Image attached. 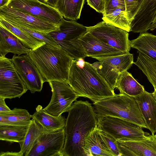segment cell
I'll return each instance as SVG.
<instances>
[{"instance_id": "obj_29", "label": "cell", "mask_w": 156, "mask_h": 156, "mask_svg": "<svg viewBox=\"0 0 156 156\" xmlns=\"http://www.w3.org/2000/svg\"><path fill=\"white\" fill-rule=\"evenodd\" d=\"M136 61L133 63L136 65L146 76L156 89V60L138 52Z\"/></svg>"}, {"instance_id": "obj_18", "label": "cell", "mask_w": 156, "mask_h": 156, "mask_svg": "<svg viewBox=\"0 0 156 156\" xmlns=\"http://www.w3.org/2000/svg\"><path fill=\"white\" fill-rule=\"evenodd\" d=\"M133 98L138 103L147 129L152 134L156 133V99L153 93L144 90Z\"/></svg>"}, {"instance_id": "obj_7", "label": "cell", "mask_w": 156, "mask_h": 156, "mask_svg": "<svg viewBox=\"0 0 156 156\" xmlns=\"http://www.w3.org/2000/svg\"><path fill=\"white\" fill-rule=\"evenodd\" d=\"M28 90L12 59L0 55V97L20 98Z\"/></svg>"}, {"instance_id": "obj_2", "label": "cell", "mask_w": 156, "mask_h": 156, "mask_svg": "<svg viewBox=\"0 0 156 156\" xmlns=\"http://www.w3.org/2000/svg\"><path fill=\"white\" fill-rule=\"evenodd\" d=\"M68 83L79 97L87 98L93 102L115 94L97 69L85 61L79 65L77 60L73 59Z\"/></svg>"}, {"instance_id": "obj_41", "label": "cell", "mask_w": 156, "mask_h": 156, "mask_svg": "<svg viewBox=\"0 0 156 156\" xmlns=\"http://www.w3.org/2000/svg\"><path fill=\"white\" fill-rule=\"evenodd\" d=\"M156 23V13L154 16L152 23Z\"/></svg>"}, {"instance_id": "obj_24", "label": "cell", "mask_w": 156, "mask_h": 156, "mask_svg": "<svg viewBox=\"0 0 156 156\" xmlns=\"http://www.w3.org/2000/svg\"><path fill=\"white\" fill-rule=\"evenodd\" d=\"M32 115L25 109L15 108L10 111L0 113V125L29 126Z\"/></svg>"}, {"instance_id": "obj_12", "label": "cell", "mask_w": 156, "mask_h": 156, "mask_svg": "<svg viewBox=\"0 0 156 156\" xmlns=\"http://www.w3.org/2000/svg\"><path fill=\"white\" fill-rule=\"evenodd\" d=\"M65 134L64 127L44 132L25 156H62Z\"/></svg>"}, {"instance_id": "obj_34", "label": "cell", "mask_w": 156, "mask_h": 156, "mask_svg": "<svg viewBox=\"0 0 156 156\" xmlns=\"http://www.w3.org/2000/svg\"><path fill=\"white\" fill-rule=\"evenodd\" d=\"M126 12L131 22L144 0H124Z\"/></svg>"}, {"instance_id": "obj_21", "label": "cell", "mask_w": 156, "mask_h": 156, "mask_svg": "<svg viewBox=\"0 0 156 156\" xmlns=\"http://www.w3.org/2000/svg\"><path fill=\"white\" fill-rule=\"evenodd\" d=\"M32 118L35 119L42 126L45 132L48 133L64 127L66 121L64 116L56 117L47 113L41 105H38L36 108Z\"/></svg>"}, {"instance_id": "obj_30", "label": "cell", "mask_w": 156, "mask_h": 156, "mask_svg": "<svg viewBox=\"0 0 156 156\" xmlns=\"http://www.w3.org/2000/svg\"><path fill=\"white\" fill-rule=\"evenodd\" d=\"M102 19L107 23L112 24L128 32L130 31L131 21L125 9L117 8L111 13L103 16Z\"/></svg>"}, {"instance_id": "obj_4", "label": "cell", "mask_w": 156, "mask_h": 156, "mask_svg": "<svg viewBox=\"0 0 156 156\" xmlns=\"http://www.w3.org/2000/svg\"><path fill=\"white\" fill-rule=\"evenodd\" d=\"M93 105L97 119L107 116L119 118L147 129L138 103L133 97L120 93L93 102Z\"/></svg>"}, {"instance_id": "obj_26", "label": "cell", "mask_w": 156, "mask_h": 156, "mask_svg": "<svg viewBox=\"0 0 156 156\" xmlns=\"http://www.w3.org/2000/svg\"><path fill=\"white\" fill-rule=\"evenodd\" d=\"M84 0H59L56 9L65 18L72 20L80 18Z\"/></svg>"}, {"instance_id": "obj_37", "label": "cell", "mask_w": 156, "mask_h": 156, "mask_svg": "<svg viewBox=\"0 0 156 156\" xmlns=\"http://www.w3.org/2000/svg\"><path fill=\"white\" fill-rule=\"evenodd\" d=\"M23 156L24 154L22 152L20 151L19 152H1L0 153V156Z\"/></svg>"}, {"instance_id": "obj_25", "label": "cell", "mask_w": 156, "mask_h": 156, "mask_svg": "<svg viewBox=\"0 0 156 156\" xmlns=\"http://www.w3.org/2000/svg\"><path fill=\"white\" fill-rule=\"evenodd\" d=\"M0 24L14 35L25 47L34 50L46 44L23 31L0 16Z\"/></svg>"}, {"instance_id": "obj_10", "label": "cell", "mask_w": 156, "mask_h": 156, "mask_svg": "<svg viewBox=\"0 0 156 156\" xmlns=\"http://www.w3.org/2000/svg\"><path fill=\"white\" fill-rule=\"evenodd\" d=\"M48 82L52 95L49 103L43 109L47 113L58 117L68 112L73 102L79 97L67 83L58 81Z\"/></svg>"}, {"instance_id": "obj_33", "label": "cell", "mask_w": 156, "mask_h": 156, "mask_svg": "<svg viewBox=\"0 0 156 156\" xmlns=\"http://www.w3.org/2000/svg\"><path fill=\"white\" fill-rule=\"evenodd\" d=\"M104 4V12L103 16L108 14L117 8L126 10L124 0H103Z\"/></svg>"}, {"instance_id": "obj_19", "label": "cell", "mask_w": 156, "mask_h": 156, "mask_svg": "<svg viewBox=\"0 0 156 156\" xmlns=\"http://www.w3.org/2000/svg\"><path fill=\"white\" fill-rule=\"evenodd\" d=\"M30 49L24 46L11 32L0 24V56L8 53L20 55L27 54Z\"/></svg>"}, {"instance_id": "obj_8", "label": "cell", "mask_w": 156, "mask_h": 156, "mask_svg": "<svg viewBox=\"0 0 156 156\" xmlns=\"http://www.w3.org/2000/svg\"><path fill=\"white\" fill-rule=\"evenodd\" d=\"M0 16L11 23L46 34L59 27V24L7 5L0 8Z\"/></svg>"}, {"instance_id": "obj_20", "label": "cell", "mask_w": 156, "mask_h": 156, "mask_svg": "<svg viewBox=\"0 0 156 156\" xmlns=\"http://www.w3.org/2000/svg\"><path fill=\"white\" fill-rule=\"evenodd\" d=\"M83 150L86 156H114L104 144L97 126L86 138Z\"/></svg>"}, {"instance_id": "obj_11", "label": "cell", "mask_w": 156, "mask_h": 156, "mask_svg": "<svg viewBox=\"0 0 156 156\" xmlns=\"http://www.w3.org/2000/svg\"><path fill=\"white\" fill-rule=\"evenodd\" d=\"M95 58L99 61V67L96 68L98 72L114 90L119 75L129 69L133 63V55L129 53Z\"/></svg>"}, {"instance_id": "obj_23", "label": "cell", "mask_w": 156, "mask_h": 156, "mask_svg": "<svg viewBox=\"0 0 156 156\" xmlns=\"http://www.w3.org/2000/svg\"><path fill=\"white\" fill-rule=\"evenodd\" d=\"M115 88L119 90L120 93L133 97L140 94L145 90L144 86L138 83L127 70L119 75L116 81Z\"/></svg>"}, {"instance_id": "obj_39", "label": "cell", "mask_w": 156, "mask_h": 156, "mask_svg": "<svg viewBox=\"0 0 156 156\" xmlns=\"http://www.w3.org/2000/svg\"><path fill=\"white\" fill-rule=\"evenodd\" d=\"M11 0H0V8L8 5Z\"/></svg>"}, {"instance_id": "obj_32", "label": "cell", "mask_w": 156, "mask_h": 156, "mask_svg": "<svg viewBox=\"0 0 156 156\" xmlns=\"http://www.w3.org/2000/svg\"><path fill=\"white\" fill-rule=\"evenodd\" d=\"M99 133L107 149L114 156H121L117 140L109 134L99 129Z\"/></svg>"}, {"instance_id": "obj_28", "label": "cell", "mask_w": 156, "mask_h": 156, "mask_svg": "<svg viewBox=\"0 0 156 156\" xmlns=\"http://www.w3.org/2000/svg\"><path fill=\"white\" fill-rule=\"evenodd\" d=\"M28 126L0 125V140L11 143L23 141Z\"/></svg>"}, {"instance_id": "obj_17", "label": "cell", "mask_w": 156, "mask_h": 156, "mask_svg": "<svg viewBox=\"0 0 156 156\" xmlns=\"http://www.w3.org/2000/svg\"><path fill=\"white\" fill-rule=\"evenodd\" d=\"M156 13V0H144L131 23L130 31L134 33L147 32Z\"/></svg>"}, {"instance_id": "obj_35", "label": "cell", "mask_w": 156, "mask_h": 156, "mask_svg": "<svg viewBox=\"0 0 156 156\" xmlns=\"http://www.w3.org/2000/svg\"><path fill=\"white\" fill-rule=\"evenodd\" d=\"M87 2L88 5L97 12L103 14L104 9L103 0H87Z\"/></svg>"}, {"instance_id": "obj_13", "label": "cell", "mask_w": 156, "mask_h": 156, "mask_svg": "<svg viewBox=\"0 0 156 156\" xmlns=\"http://www.w3.org/2000/svg\"><path fill=\"white\" fill-rule=\"evenodd\" d=\"M12 60L28 90L32 93L41 90L44 82L38 69L27 54L14 55Z\"/></svg>"}, {"instance_id": "obj_6", "label": "cell", "mask_w": 156, "mask_h": 156, "mask_svg": "<svg viewBox=\"0 0 156 156\" xmlns=\"http://www.w3.org/2000/svg\"><path fill=\"white\" fill-rule=\"evenodd\" d=\"M97 126L116 140H138L150 135L140 126L127 120L107 116L97 119Z\"/></svg>"}, {"instance_id": "obj_40", "label": "cell", "mask_w": 156, "mask_h": 156, "mask_svg": "<svg viewBox=\"0 0 156 156\" xmlns=\"http://www.w3.org/2000/svg\"><path fill=\"white\" fill-rule=\"evenodd\" d=\"M155 28H156V23H152L148 28V30H153Z\"/></svg>"}, {"instance_id": "obj_15", "label": "cell", "mask_w": 156, "mask_h": 156, "mask_svg": "<svg viewBox=\"0 0 156 156\" xmlns=\"http://www.w3.org/2000/svg\"><path fill=\"white\" fill-rule=\"evenodd\" d=\"M121 156H156V134L138 140H117Z\"/></svg>"}, {"instance_id": "obj_9", "label": "cell", "mask_w": 156, "mask_h": 156, "mask_svg": "<svg viewBox=\"0 0 156 156\" xmlns=\"http://www.w3.org/2000/svg\"><path fill=\"white\" fill-rule=\"evenodd\" d=\"M87 31L112 47L127 54L131 47L127 31L103 21L87 27Z\"/></svg>"}, {"instance_id": "obj_31", "label": "cell", "mask_w": 156, "mask_h": 156, "mask_svg": "<svg viewBox=\"0 0 156 156\" xmlns=\"http://www.w3.org/2000/svg\"><path fill=\"white\" fill-rule=\"evenodd\" d=\"M35 38L43 41L46 44L57 47H60L55 40L48 34H46L28 29L12 23Z\"/></svg>"}, {"instance_id": "obj_22", "label": "cell", "mask_w": 156, "mask_h": 156, "mask_svg": "<svg viewBox=\"0 0 156 156\" xmlns=\"http://www.w3.org/2000/svg\"><path fill=\"white\" fill-rule=\"evenodd\" d=\"M131 48L156 60V35L147 32L140 33L136 39L130 41Z\"/></svg>"}, {"instance_id": "obj_14", "label": "cell", "mask_w": 156, "mask_h": 156, "mask_svg": "<svg viewBox=\"0 0 156 156\" xmlns=\"http://www.w3.org/2000/svg\"><path fill=\"white\" fill-rule=\"evenodd\" d=\"M7 6L58 24L63 18L56 9L38 0H11Z\"/></svg>"}, {"instance_id": "obj_42", "label": "cell", "mask_w": 156, "mask_h": 156, "mask_svg": "<svg viewBox=\"0 0 156 156\" xmlns=\"http://www.w3.org/2000/svg\"><path fill=\"white\" fill-rule=\"evenodd\" d=\"M154 92L152 93L153 94L156 99V89H154Z\"/></svg>"}, {"instance_id": "obj_1", "label": "cell", "mask_w": 156, "mask_h": 156, "mask_svg": "<svg viewBox=\"0 0 156 156\" xmlns=\"http://www.w3.org/2000/svg\"><path fill=\"white\" fill-rule=\"evenodd\" d=\"M68 112L62 156H86L83 150L85 139L97 126L93 106L87 101H76Z\"/></svg>"}, {"instance_id": "obj_3", "label": "cell", "mask_w": 156, "mask_h": 156, "mask_svg": "<svg viewBox=\"0 0 156 156\" xmlns=\"http://www.w3.org/2000/svg\"><path fill=\"white\" fill-rule=\"evenodd\" d=\"M38 69L44 82L58 81L68 83L73 59L60 47L44 44L31 49L27 54Z\"/></svg>"}, {"instance_id": "obj_38", "label": "cell", "mask_w": 156, "mask_h": 156, "mask_svg": "<svg viewBox=\"0 0 156 156\" xmlns=\"http://www.w3.org/2000/svg\"><path fill=\"white\" fill-rule=\"evenodd\" d=\"M40 2L52 7L56 8L57 4L59 0H38Z\"/></svg>"}, {"instance_id": "obj_36", "label": "cell", "mask_w": 156, "mask_h": 156, "mask_svg": "<svg viewBox=\"0 0 156 156\" xmlns=\"http://www.w3.org/2000/svg\"><path fill=\"white\" fill-rule=\"evenodd\" d=\"M5 98L0 97V113L6 112L10 111L5 101Z\"/></svg>"}, {"instance_id": "obj_27", "label": "cell", "mask_w": 156, "mask_h": 156, "mask_svg": "<svg viewBox=\"0 0 156 156\" xmlns=\"http://www.w3.org/2000/svg\"><path fill=\"white\" fill-rule=\"evenodd\" d=\"M45 132L42 126L35 119L32 118L24 140L19 143L20 151L24 156L30 150L38 138Z\"/></svg>"}, {"instance_id": "obj_5", "label": "cell", "mask_w": 156, "mask_h": 156, "mask_svg": "<svg viewBox=\"0 0 156 156\" xmlns=\"http://www.w3.org/2000/svg\"><path fill=\"white\" fill-rule=\"evenodd\" d=\"M87 32V27L63 18L59 29L48 34L73 59L78 60L87 57L80 38Z\"/></svg>"}, {"instance_id": "obj_16", "label": "cell", "mask_w": 156, "mask_h": 156, "mask_svg": "<svg viewBox=\"0 0 156 156\" xmlns=\"http://www.w3.org/2000/svg\"><path fill=\"white\" fill-rule=\"evenodd\" d=\"M80 39L87 57L95 58L127 54L108 45L87 31Z\"/></svg>"}]
</instances>
